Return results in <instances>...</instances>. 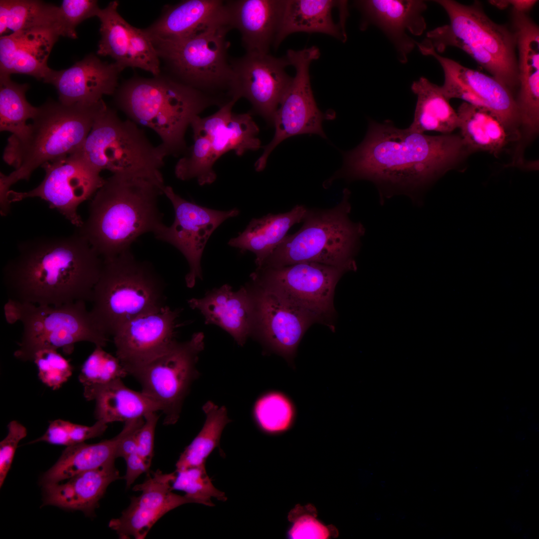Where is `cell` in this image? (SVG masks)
<instances>
[{
	"mask_svg": "<svg viewBox=\"0 0 539 539\" xmlns=\"http://www.w3.org/2000/svg\"><path fill=\"white\" fill-rule=\"evenodd\" d=\"M165 299L161 276L129 250L103 260L90 311L103 331L113 336L129 321L166 305Z\"/></svg>",
	"mask_w": 539,
	"mask_h": 539,
	"instance_id": "7",
	"label": "cell"
},
{
	"mask_svg": "<svg viewBox=\"0 0 539 539\" xmlns=\"http://www.w3.org/2000/svg\"><path fill=\"white\" fill-rule=\"evenodd\" d=\"M190 307L204 315L206 324H216L243 345L255 325L253 297L245 287L237 291L228 284L208 292L203 298L188 301Z\"/></svg>",
	"mask_w": 539,
	"mask_h": 539,
	"instance_id": "28",
	"label": "cell"
},
{
	"mask_svg": "<svg viewBox=\"0 0 539 539\" xmlns=\"http://www.w3.org/2000/svg\"><path fill=\"white\" fill-rule=\"evenodd\" d=\"M202 409L206 415L204 424L181 454L176 464V470L205 465L210 454L216 447H220L223 429L231 422L224 406L219 407L209 401Z\"/></svg>",
	"mask_w": 539,
	"mask_h": 539,
	"instance_id": "37",
	"label": "cell"
},
{
	"mask_svg": "<svg viewBox=\"0 0 539 539\" xmlns=\"http://www.w3.org/2000/svg\"><path fill=\"white\" fill-rule=\"evenodd\" d=\"M231 29L225 16L184 38L150 39L177 80L209 94L223 89L229 94L232 72L227 35Z\"/></svg>",
	"mask_w": 539,
	"mask_h": 539,
	"instance_id": "11",
	"label": "cell"
},
{
	"mask_svg": "<svg viewBox=\"0 0 539 539\" xmlns=\"http://www.w3.org/2000/svg\"><path fill=\"white\" fill-rule=\"evenodd\" d=\"M33 361L37 367L39 379L53 390L60 388L72 375L71 365L57 350H39L35 353Z\"/></svg>",
	"mask_w": 539,
	"mask_h": 539,
	"instance_id": "46",
	"label": "cell"
},
{
	"mask_svg": "<svg viewBox=\"0 0 539 539\" xmlns=\"http://www.w3.org/2000/svg\"><path fill=\"white\" fill-rule=\"evenodd\" d=\"M0 9L7 17L8 29L13 32L40 28L58 32L59 7L36 0H0Z\"/></svg>",
	"mask_w": 539,
	"mask_h": 539,
	"instance_id": "39",
	"label": "cell"
},
{
	"mask_svg": "<svg viewBox=\"0 0 539 539\" xmlns=\"http://www.w3.org/2000/svg\"><path fill=\"white\" fill-rule=\"evenodd\" d=\"M100 8L97 0H64L59 7V36L77 38L76 27L83 20L96 16Z\"/></svg>",
	"mask_w": 539,
	"mask_h": 539,
	"instance_id": "48",
	"label": "cell"
},
{
	"mask_svg": "<svg viewBox=\"0 0 539 539\" xmlns=\"http://www.w3.org/2000/svg\"><path fill=\"white\" fill-rule=\"evenodd\" d=\"M88 401L94 400V416L106 424L127 422L144 418L151 412L161 411L159 405L141 391L133 390L118 379L107 384L85 389Z\"/></svg>",
	"mask_w": 539,
	"mask_h": 539,
	"instance_id": "32",
	"label": "cell"
},
{
	"mask_svg": "<svg viewBox=\"0 0 539 539\" xmlns=\"http://www.w3.org/2000/svg\"><path fill=\"white\" fill-rule=\"evenodd\" d=\"M139 428L132 431L121 440L117 450V458L125 459L129 455L137 452L136 435Z\"/></svg>",
	"mask_w": 539,
	"mask_h": 539,
	"instance_id": "53",
	"label": "cell"
},
{
	"mask_svg": "<svg viewBox=\"0 0 539 539\" xmlns=\"http://www.w3.org/2000/svg\"><path fill=\"white\" fill-rule=\"evenodd\" d=\"M103 259L78 232L67 237H41L18 246L5 265L3 280L9 298L60 306L91 301Z\"/></svg>",
	"mask_w": 539,
	"mask_h": 539,
	"instance_id": "2",
	"label": "cell"
},
{
	"mask_svg": "<svg viewBox=\"0 0 539 539\" xmlns=\"http://www.w3.org/2000/svg\"><path fill=\"white\" fill-rule=\"evenodd\" d=\"M456 112L460 136L469 151H485L497 157L514 136H518L487 108L464 102Z\"/></svg>",
	"mask_w": 539,
	"mask_h": 539,
	"instance_id": "34",
	"label": "cell"
},
{
	"mask_svg": "<svg viewBox=\"0 0 539 539\" xmlns=\"http://www.w3.org/2000/svg\"><path fill=\"white\" fill-rule=\"evenodd\" d=\"M120 72L115 62H104L90 54L68 69H52L45 83L55 86L62 104L94 105L103 95L116 92Z\"/></svg>",
	"mask_w": 539,
	"mask_h": 539,
	"instance_id": "23",
	"label": "cell"
},
{
	"mask_svg": "<svg viewBox=\"0 0 539 539\" xmlns=\"http://www.w3.org/2000/svg\"><path fill=\"white\" fill-rule=\"evenodd\" d=\"M118 2H110L100 9L97 16L100 22L101 39L97 54L110 56L115 60L120 71L128 67V51L131 25L117 11Z\"/></svg>",
	"mask_w": 539,
	"mask_h": 539,
	"instance_id": "40",
	"label": "cell"
},
{
	"mask_svg": "<svg viewBox=\"0 0 539 539\" xmlns=\"http://www.w3.org/2000/svg\"><path fill=\"white\" fill-rule=\"evenodd\" d=\"M159 418L157 412L145 415L144 422L136 435L137 453L150 467L154 455L155 431Z\"/></svg>",
	"mask_w": 539,
	"mask_h": 539,
	"instance_id": "50",
	"label": "cell"
},
{
	"mask_svg": "<svg viewBox=\"0 0 539 539\" xmlns=\"http://www.w3.org/2000/svg\"><path fill=\"white\" fill-rule=\"evenodd\" d=\"M176 476L172 484V490L184 492L185 496L193 503L213 506L212 498L225 501L224 492L213 485L208 475L205 465L176 470Z\"/></svg>",
	"mask_w": 539,
	"mask_h": 539,
	"instance_id": "44",
	"label": "cell"
},
{
	"mask_svg": "<svg viewBox=\"0 0 539 539\" xmlns=\"http://www.w3.org/2000/svg\"><path fill=\"white\" fill-rule=\"evenodd\" d=\"M230 61L232 72L230 96L246 98L253 111L273 125L275 113L292 79L285 71L290 65L285 56L246 52Z\"/></svg>",
	"mask_w": 539,
	"mask_h": 539,
	"instance_id": "18",
	"label": "cell"
},
{
	"mask_svg": "<svg viewBox=\"0 0 539 539\" xmlns=\"http://www.w3.org/2000/svg\"><path fill=\"white\" fill-rule=\"evenodd\" d=\"M78 151L100 171L138 175L164 184L161 169L165 157L158 146L152 145L137 124L121 119L106 104Z\"/></svg>",
	"mask_w": 539,
	"mask_h": 539,
	"instance_id": "10",
	"label": "cell"
},
{
	"mask_svg": "<svg viewBox=\"0 0 539 539\" xmlns=\"http://www.w3.org/2000/svg\"><path fill=\"white\" fill-rule=\"evenodd\" d=\"M204 347V335L194 333L188 340L173 343L163 352L144 363L126 368L154 400L164 415V425L178 421L185 398L199 376L196 365Z\"/></svg>",
	"mask_w": 539,
	"mask_h": 539,
	"instance_id": "12",
	"label": "cell"
},
{
	"mask_svg": "<svg viewBox=\"0 0 539 539\" xmlns=\"http://www.w3.org/2000/svg\"><path fill=\"white\" fill-rule=\"evenodd\" d=\"M41 167L45 172L42 182L28 192L10 190L7 195L8 203L39 197L47 202L50 208L57 209L71 224L80 228L84 222L77 214V207L104 184L105 179L100 176L101 171L90 164L78 150L46 162Z\"/></svg>",
	"mask_w": 539,
	"mask_h": 539,
	"instance_id": "15",
	"label": "cell"
},
{
	"mask_svg": "<svg viewBox=\"0 0 539 539\" xmlns=\"http://www.w3.org/2000/svg\"><path fill=\"white\" fill-rule=\"evenodd\" d=\"M128 374L117 358L106 352L103 347L95 346L83 363L78 376L84 389L102 385Z\"/></svg>",
	"mask_w": 539,
	"mask_h": 539,
	"instance_id": "43",
	"label": "cell"
},
{
	"mask_svg": "<svg viewBox=\"0 0 539 539\" xmlns=\"http://www.w3.org/2000/svg\"><path fill=\"white\" fill-rule=\"evenodd\" d=\"M143 423L142 418L128 421L124 422L121 432L110 439L67 446L56 463L42 475L41 485L63 482L83 472L114 463L121 440Z\"/></svg>",
	"mask_w": 539,
	"mask_h": 539,
	"instance_id": "30",
	"label": "cell"
},
{
	"mask_svg": "<svg viewBox=\"0 0 539 539\" xmlns=\"http://www.w3.org/2000/svg\"><path fill=\"white\" fill-rule=\"evenodd\" d=\"M121 478L113 463L79 473L66 482L44 485L43 505L80 511L93 517L108 486Z\"/></svg>",
	"mask_w": 539,
	"mask_h": 539,
	"instance_id": "29",
	"label": "cell"
},
{
	"mask_svg": "<svg viewBox=\"0 0 539 539\" xmlns=\"http://www.w3.org/2000/svg\"><path fill=\"white\" fill-rule=\"evenodd\" d=\"M193 140L192 145L177 162L175 175L182 181L195 179L201 186L211 184L217 178L213 166L218 158L206 136L193 134Z\"/></svg>",
	"mask_w": 539,
	"mask_h": 539,
	"instance_id": "42",
	"label": "cell"
},
{
	"mask_svg": "<svg viewBox=\"0 0 539 539\" xmlns=\"http://www.w3.org/2000/svg\"><path fill=\"white\" fill-rule=\"evenodd\" d=\"M6 436L0 443V486L10 468L19 442L27 435L26 428L15 420L7 425Z\"/></svg>",
	"mask_w": 539,
	"mask_h": 539,
	"instance_id": "49",
	"label": "cell"
},
{
	"mask_svg": "<svg viewBox=\"0 0 539 539\" xmlns=\"http://www.w3.org/2000/svg\"><path fill=\"white\" fill-rule=\"evenodd\" d=\"M253 414L262 431L273 434L286 431L292 426L296 417V410L294 403L285 394L270 391L257 399Z\"/></svg>",
	"mask_w": 539,
	"mask_h": 539,
	"instance_id": "41",
	"label": "cell"
},
{
	"mask_svg": "<svg viewBox=\"0 0 539 539\" xmlns=\"http://www.w3.org/2000/svg\"><path fill=\"white\" fill-rule=\"evenodd\" d=\"M175 476L176 472L163 473L157 470L151 474L148 472L145 480L133 488V491L141 494L132 497L130 505L121 515L111 520L108 524L119 539H143L166 513L183 504L193 503L185 495L172 492V484Z\"/></svg>",
	"mask_w": 539,
	"mask_h": 539,
	"instance_id": "20",
	"label": "cell"
},
{
	"mask_svg": "<svg viewBox=\"0 0 539 539\" xmlns=\"http://www.w3.org/2000/svg\"><path fill=\"white\" fill-rule=\"evenodd\" d=\"M307 209L303 205H296L287 212L269 214L253 219L242 233L230 239L228 245L243 252H253L256 257V264L260 268L287 235L289 229L303 221Z\"/></svg>",
	"mask_w": 539,
	"mask_h": 539,
	"instance_id": "35",
	"label": "cell"
},
{
	"mask_svg": "<svg viewBox=\"0 0 539 539\" xmlns=\"http://www.w3.org/2000/svg\"><path fill=\"white\" fill-rule=\"evenodd\" d=\"M320 51L314 46L301 50L289 49L285 57L295 69V74L282 96L275 113L273 125L275 133L272 140L264 147L262 155L255 164L257 171H263L273 150L282 141L301 134L326 135L322 123L332 118L331 113H324L317 107L310 82L309 66L319 58Z\"/></svg>",
	"mask_w": 539,
	"mask_h": 539,
	"instance_id": "13",
	"label": "cell"
},
{
	"mask_svg": "<svg viewBox=\"0 0 539 539\" xmlns=\"http://www.w3.org/2000/svg\"><path fill=\"white\" fill-rule=\"evenodd\" d=\"M350 194L345 189L342 200L332 208L307 209L301 228L287 235L260 268L311 262L354 270V257L364 229L349 218Z\"/></svg>",
	"mask_w": 539,
	"mask_h": 539,
	"instance_id": "8",
	"label": "cell"
},
{
	"mask_svg": "<svg viewBox=\"0 0 539 539\" xmlns=\"http://www.w3.org/2000/svg\"><path fill=\"white\" fill-rule=\"evenodd\" d=\"M253 296L255 325L265 344L291 362L308 328L315 321L278 292L258 284Z\"/></svg>",
	"mask_w": 539,
	"mask_h": 539,
	"instance_id": "19",
	"label": "cell"
},
{
	"mask_svg": "<svg viewBox=\"0 0 539 539\" xmlns=\"http://www.w3.org/2000/svg\"><path fill=\"white\" fill-rule=\"evenodd\" d=\"M450 22L428 31L423 40L438 52L448 46L468 54L512 92L519 88L517 39L514 31L493 21L480 3L464 4L452 0H437Z\"/></svg>",
	"mask_w": 539,
	"mask_h": 539,
	"instance_id": "6",
	"label": "cell"
},
{
	"mask_svg": "<svg viewBox=\"0 0 539 539\" xmlns=\"http://www.w3.org/2000/svg\"><path fill=\"white\" fill-rule=\"evenodd\" d=\"M364 15L361 26L373 24L378 27L394 45L400 61H407V55L416 41L407 34L421 35L426 27L422 15L427 8L423 0H365L356 2Z\"/></svg>",
	"mask_w": 539,
	"mask_h": 539,
	"instance_id": "24",
	"label": "cell"
},
{
	"mask_svg": "<svg viewBox=\"0 0 539 539\" xmlns=\"http://www.w3.org/2000/svg\"><path fill=\"white\" fill-rule=\"evenodd\" d=\"M180 310L166 305L132 319L113 336L116 356L126 368L147 362L176 341Z\"/></svg>",
	"mask_w": 539,
	"mask_h": 539,
	"instance_id": "21",
	"label": "cell"
},
{
	"mask_svg": "<svg viewBox=\"0 0 539 539\" xmlns=\"http://www.w3.org/2000/svg\"><path fill=\"white\" fill-rule=\"evenodd\" d=\"M343 1L285 0L274 48H277L288 35L297 32L322 33L345 41V26L336 24L332 17L333 8L340 6Z\"/></svg>",
	"mask_w": 539,
	"mask_h": 539,
	"instance_id": "33",
	"label": "cell"
},
{
	"mask_svg": "<svg viewBox=\"0 0 539 539\" xmlns=\"http://www.w3.org/2000/svg\"><path fill=\"white\" fill-rule=\"evenodd\" d=\"M107 424L100 421L91 426L75 424L62 419L50 422L44 434L29 443L45 442L53 445L70 446L101 436Z\"/></svg>",
	"mask_w": 539,
	"mask_h": 539,
	"instance_id": "45",
	"label": "cell"
},
{
	"mask_svg": "<svg viewBox=\"0 0 539 539\" xmlns=\"http://www.w3.org/2000/svg\"><path fill=\"white\" fill-rule=\"evenodd\" d=\"M59 36L54 30L45 28L1 36L0 74H23L45 83L52 70L47 59Z\"/></svg>",
	"mask_w": 539,
	"mask_h": 539,
	"instance_id": "27",
	"label": "cell"
},
{
	"mask_svg": "<svg viewBox=\"0 0 539 539\" xmlns=\"http://www.w3.org/2000/svg\"><path fill=\"white\" fill-rule=\"evenodd\" d=\"M535 0H509L514 9L518 11L527 13L537 2Z\"/></svg>",
	"mask_w": 539,
	"mask_h": 539,
	"instance_id": "54",
	"label": "cell"
},
{
	"mask_svg": "<svg viewBox=\"0 0 539 539\" xmlns=\"http://www.w3.org/2000/svg\"><path fill=\"white\" fill-rule=\"evenodd\" d=\"M292 539H325L330 536L329 529L315 517L310 515H304L295 519L289 531Z\"/></svg>",
	"mask_w": 539,
	"mask_h": 539,
	"instance_id": "51",
	"label": "cell"
},
{
	"mask_svg": "<svg viewBox=\"0 0 539 539\" xmlns=\"http://www.w3.org/2000/svg\"><path fill=\"white\" fill-rule=\"evenodd\" d=\"M163 194L170 201L175 212L170 226L164 224L153 234L159 240L179 250L186 259L189 271L185 277L188 287H193L198 278H202L201 257L207 242L215 230L229 218L237 216L240 211L209 209L189 202L165 186Z\"/></svg>",
	"mask_w": 539,
	"mask_h": 539,
	"instance_id": "16",
	"label": "cell"
},
{
	"mask_svg": "<svg viewBox=\"0 0 539 539\" xmlns=\"http://www.w3.org/2000/svg\"><path fill=\"white\" fill-rule=\"evenodd\" d=\"M115 93L117 106L129 119L160 137L158 147L165 157L184 154L185 134L193 120L208 107L226 103L177 80L161 77L131 79Z\"/></svg>",
	"mask_w": 539,
	"mask_h": 539,
	"instance_id": "5",
	"label": "cell"
},
{
	"mask_svg": "<svg viewBox=\"0 0 539 539\" xmlns=\"http://www.w3.org/2000/svg\"><path fill=\"white\" fill-rule=\"evenodd\" d=\"M420 52L434 57L440 64L444 82L440 86L445 97L487 108L496 113L507 127L518 135L521 124L519 109L513 92L493 76L465 67L438 54L422 41L416 42Z\"/></svg>",
	"mask_w": 539,
	"mask_h": 539,
	"instance_id": "17",
	"label": "cell"
},
{
	"mask_svg": "<svg viewBox=\"0 0 539 539\" xmlns=\"http://www.w3.org/2000/svg\"><path fill=\"white\" fill-rule=\"evenodd\" d=\"M165 186L145 176L113 174L95 194L78 232L103 260L130 250L140 236L164 225L158 199Z\"/></svg>",
	"mask_w": 539,
	"mask_h": 539,
	"instance_id": "3",
	"label": "cell"
},
{
	"mask_svg": "<svg viewBox=\"0 0 539 539\" xmlns=\"http://www.w3.org/2000/svg\"><path fill=\"white\" fill-rule=\"evenodd\" d=\"M159 58L152 40L145 30L131 25L128 51V67L140 68L157 76L160 72Z\"/></svg>",
	"mask_w": 539,
	"mask_h": 539,
	"instance_id": "47",
	"label": "cell"
},
{
	"mask_svg": "<svg viewBox=\"0 0 539 539\" xmlns=\"http://www.w3.org/2000/svg\"><path fill=\"white\" fill-rule=\"evenodd\" d=\"M346 270L303 262L277 268L257 269L252 277L257 284L280 293L315 322H324L335 312L336 285Z\"/></svg>",
	"mask_w": 539,
	"mask_h": 539,
	"instance_id": "14",
	"label": "cell"
},
{
	"mask_svg": "<svg viewBox=\"0 0 539 539\" xmlns=\"http://www.w3.org/2000/svg\"><path fill=\"white\" fill-rule=\"evenodd\" d=\"M512 21L518 53L519 91L516 100L521 124L532 134L539 127V27L526 13L514 9Z\"/></svg>",
	"mask_w": 539,
	"mask_h": 539,
	"instance_id": "22",
	"label": "cell"
},
{
	"mask_svg": "<svg viewBox=\"0 0 539 539\" xmlns=\"http://www.w3.org/2000/svg\"><path fill=\"white\" fill-rule=\"evenodd\" d=\"M226 15L225 1L186 0L168 6L145 29L151 39L174 40L188 37Z\"/></svg>",
	"mask_w": 539,
	"mask_h": 539,
	"instance_id": "31",
	"label": "cell"
},
{
	"mask_svg": "<svg viewBox=\"0 0 539 539\" xmlns=\"http://www.w3.org/2000/svg\"><path fill=\"white\" fill-rule=\"evenodd\" d=\"M467 151L460 135L429 136L399 129L389 121H371L364 140L343 153V166L325 184L340 178L367 180L376 185L381 198L404 194L416 201L421 191Z\"/></svg>",
	"mask_w": 539,
	"mask_h": 539,
	"instance_id": "1",
	"label": "cell"
},
{
	"mask_svg": "<svg viewBox=\"0 0 539 539\" xmlns=\"http://www.w3.org/2000/svg\"><path fill=\"white\" fill-rule=\"evenodd\" d=\"M28 88L26 83L12 81L10 75L0 74V130L11 133V137L24 135L28 128L26 121L32 119L37 111L38 107L31 105L26 99Z\"/></svg>",
	"mask_w": 539,
	"mask_h": 539,
	"instance_id": "38",
	"label": "cell"
},
{
	"mask_svg": "<svg viewBox=\"0 0 539 539\" xmlns=\"http://www.w3.org/2000/svg\"><path fill=\"white\" fill-rule=\"evenodd\" d=\"M285 0L225 1L227 21L237 29L247 52L269 53L277 34Z\"/></svg>",
	"mask_w": 539,
	"mask_h": 539,
	"instance_id": "25",
	"label": "cell"
},
{
	"mask_svg": "<svg viewBox=\"0 0 539 539\" xmlns=\"http://www.w3.org/2000/svg\"><path fill=\"white\" fill-rule=\"evenodd\" d=\"M238 100L232 97L214 114L203 118L197 116L190 124L193 134H202L209 139L218 159L230 151L241 156L261 146L257 137L259 128L251 113L232 112Z\"/></svg>",
	"mask_w": 539,
	"mask_h": 539,
	"instance_id": "26",
	"label": "cell"
},
{
	"mask_svg": "<svg viewBox=\"0 0 539 539\" xmlns=\"http://www.w3.org/2000/svg\"><path fill=\"white\" fill-rule=\"evenodd\" d=\"M5 314L10 323H22L21 339L14 353L22 361H33L35 353L43 349H61L64 354H70L77 342L87 341L104 347L109 341V336L98 325L84 301L52 306L9 298Z\"/></svg>",
	"mask_w": 539,
	"mask_h": 539,
	"instance_id": "9",
	"label": "cell"
},
{
	"mask_svg": "<svg viewBox=\"0 0 539 539\" xmlns=\"http://www.w3.org/2000/svg\"><path fill=\"white\" fill-rule=\"evenodd\" d=\"M124 460L126 471L122 479L126 481V487L128 489L142 474L149 472L150 467L137 452L129 455Z\"/></svg>",
	"mask_w": 539,
	"mask_h": 539,
	"instance_id": "52",
	"label": "cell"
},
{
	"mask_svg": "<svg viewBox=\"0 0 539 539\" xmlns=\"http://www.w3.org/2000/svg\"><path fill=\"white\" fill-rule=\"evenodd\" d=\"M411 90L417 95V100L409 130L419 133L436 131L449 134L458 128L457 112L443 94L440 86L421 77L413 83Z\"/></svg>",
	"mask_w": 539,
	"mask_h": 539,
	"instance_id": "36",
	"label": "cell"
},
{
	"mask_svg": "<svg viewBox=\"0 0 539 539\" xmlns=\"http://www.w3.org/2000/svg\"><path fill=\"white\" fill-rule=\"evenodd\" d=\"M105 105L103 100L94 105L50 101L38 107L24 135L8 139L3 159L15 170L8 175L0 173L1 208L9 206L7 195L13 184L28 180L34 170L45 163L79 149Z\"/></svg>",
	"mask_w": 539,
	"mask_h": 539,
	"instance_id": "4",
	"label": "cell"
},
{
	"mask_svg": "<svg viewBox=\"0 0 539 539\" xmlns=\"http://www.w3.org/2000/svg\"><path fill=\"white\" fill-rule=\"evenodd\" d=\"M489 2L500 9H504L510 5L509 0H490Z\"/></svg>",
	"mask_w": 539,
	"mask_h": 539,
	"instance_id": "55",
	"label": "cell"
}]
</instances>
